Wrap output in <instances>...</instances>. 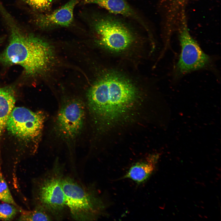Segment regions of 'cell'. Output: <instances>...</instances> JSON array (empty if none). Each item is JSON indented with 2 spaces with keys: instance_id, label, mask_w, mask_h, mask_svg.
<instances>
[{
  "instance_id": "obj_1",
  "label": "cell",
  "mask_w": 221,
  "mask_h": 221,
  "mask_svg": "<svg viewBox=\"0 0 221 221\" xmlns=\"http://www.w3.org/2000/svg\"><path fill=\"white\" fill-rule=\"evenodd\" d=\"M138 95L137 89L128 79L118 74L108 73L88 90V108L96 123L114 122L130 108Z\"/></svg>"
},
{
  "instance_id": "obj_2",
  "label": "cell",
  "mask_w": 221,
  "mask_h": 221,
  "mask_svg": "<svg viewBox=\"0 0 221 221\" xmlns=\"http://www.w3.org/2000/svg\"><path fill=\"white\" fill-rule=\"evenodd\" d=\"M54 58L53 50L48 42L14 28L7 46L0 54V63L19 65L27 75L35 76L47 71Z\"/></svg>"
},
{
  "instance_id": "obj_3",
  "label": "cell",
  "mask_w": 221,
  "mask_h": 221,
  "mask_svg": "<svg viewBox=\"0 0 221 221\" xmlns=\"http://www.w3.org/2000/svg\"><path fill=\"white\" fill-rule=\"evenodd\" d=\"M130 20L106 12L96 16L92 22L96 41L109 51L120 52L128 49L136 40V30Z\"/></svg>"
},
{
  "instance_id": "obj_4",
  "label": "cell",
  "mask_w": 221,
  "mask_h": 221,
  "mask_svg": "<svg viewBox=\"0 0 221 221\" xmlns=\"http://www.w3.org/2000/svg\"><path fill=\"white\" fill-rule=\"evenodd\" d=\"M177 31L181 52L175 67L174 77L178 78L192 72L211 69L214 64L212 59L203 51L191 36L185 13L182 16Z\"/></svg>"
},
{
  "instance_id": "obj_5",
  "label": "cell",
  "mask_w": 221,
  "mask_h": 221,
  "mask_svg": "<svg viewBox=\"0 0 221 221\" xmlns=\"http://www.w3.org/2000/svg\"><path fill=\"white\" fill-rule=\"evenodd\" d=\"M85 106L78 99H69L61 106L57 115L55 129L59 137L67 142L75 140L83 127Z\"/></svg>"
},
{
  "instance_id": "obj_6",
  "label": "cell",
  "mask_w": 221,
  "mask_h": 221,
  "mask_svg": "<svg viewBox=\"0 0 221 221\" xmlns=\"http://www.w3.org/2000/svg\"><path fill=\"white\" fill-rule=\"evenodd\" d=\"M45 118L42 111L35 112L22 107H14L8 117L6 127L15 136L34 140L41 136Z\"/></svg>"
},
{
  "instance_id": "obj_7",
  "label": "cell",
  "mask_w": 221,
  "mask_h": 221,
  "mask_svg": "<svg viewBox=\"0 0 221 221\" xmlns=\"http://www.w3.org/2000/svg\"><path fill=\"white\" fill-rule=\"evenodd\" d=\"M62 185L66 205L75 219H91L103 209L100 201L71 179L62 180Z\"/></svg>"
},
{
  "instance_id": "obj_8",
  "label": "cell",
  "mask_w": 221,
  "mask_h": 221,
  "mask_svg": "<svg viewBox=\"0 0 221 221\" xmlns=\"http://www.w3.org/2000/svg\"><path fill=\"white\" fill-rule=\"evenodd\" d=\"M38 198L42 205L49 211L62 209L66 205L62 180L56 177L45 180L39 188Z\"/></svg>"
},
{
  "instance_id": "obj_9",
  "label": "cell",
  "mask_w": 221,
  "mask_h": 221,
  "mask_svg": "<svg viewBox=\"0 0 221 221\" xmlns=\"http://www.w3.org/2000/svg\"><path fill=\"white\" fill-rule=\"evenodd\" d=\"M189 0H159L162 12L164 37L169 39L177 30Z\"/></svg>"
},
{
  "instance_id": "obj_10",
  "label": "cell",
  "mask_w": 221,
  "mask_h": 221,
  "mask_svg": "<svg viewBox=\"0 0 221 221\" xmlns=\"http://www.w3.org/2000/svg\"><path fill=\"white\" fill-rule=\"evenodd\" d=\"M84 3L98 5L112 14L124 17L136 22L146 31L149 27L145 19L127 0H83Z\"/></svg>"
},
{
  "instance_id": "obj_11",
  "label": "cell",
  "mask_w": 221,
  "mask_h": 221,
  "mask_svg": "<svg viewBox=\"0 0 221 221\" xmlns=\"http://www.w3.org/2000/svg\"><path fill=\"white\" fill-rule=\"evenodd\" d=\"M79 0H70L51 13L39 15L37 19L38 25L43 29L56 27H68L73 20V11Z\"/></svg>"
},
{
  "instance_id": "obj_12",
  "label": "cell",
  "mask_w": 221,
  "mask_h": 221,
  "mask_svg": "<svg viewBox=\"0 0 221 221\" xmlns=\"http://www.w3.org/2000/svg\"><path fill=\"white\" fill-rule=\"evenodd\" d=\"M159 157L158 154L150 155L145 160L136 163L131 167L124 178L130 179L138 183L145 181L154 170Z\"/></svg>"
},
{
  "instance_id": "obj_13",
  "label": "cell",
  "mask_w": 221,
  "mask_h": 221,
  "mask_svg": "<svg viewBox=\"0 0 221 221\" xmlns=\"http://www.w3.org/2000/svg\"><path fill=\"white\" fill-rule=\"evenodd\" d=\"M15 99L14 93L11 88H0V136L8 117L14 107Z\"/></svg>"
},
{
  "instance_id": "obj_14",
  "label": "cell",
  "mask_w": 221,
  "mask_h": 221,
  "mask_svg": "<svg viewBox=\"0 0 221 221\" xmlns=\"http://www.w3.org/2000/svg\"><path fill=\"white\" fill-rule=\"evenodd\" d=\"M50 218L41 209H37L32 211L22 210L18 218L20 221H48Z\"/></svg>"
},
{
  "instance_id": "obj_15",
  "label": "cell",
  "mask_w": 221,
  "mask_h": 221,
  "mask_svg": "<svg viewBox=\"0 0 221 221\" xmlns=\"http://www.w3.org/2000/svg\"><path fill=\"white\" fill-rule=\"evenodd\" d=\"M0 200L18 207L0 170Z\"/></svg>"
},
{
  "instance_id": "obj_16",
  "label": "cell",
  "mask_w": 221,
  "mask_h": 221,
  "mask_svg": "<svg viewBox=\"0 0 221 221\" xmlns=\"http://www.w3.org/2000/svg\"><path fill=\"white\" fill-rule=\"evenodd\" d=\"M18 210L17 207L8 203H0V219L8 221L12 220Z\"/></svg>"
},
{
  "instance_id": "obj_17",
  "label": "cell",
  "mask_w": 221,
  "mask_h": 221,
  "mask_svg": "<svg viewBox=\"0 0 221 221\" xmlns=\"http://www.w3.org/2000/svg\"><path fill=\"white\" fill-rule=\"evenodd\" d=\"M32 7L41 11L49 10L53 0H24Z\"/></svg>"
}]
</instances>
